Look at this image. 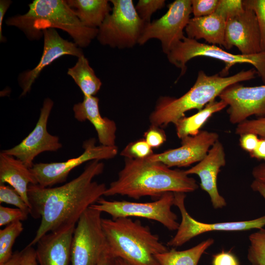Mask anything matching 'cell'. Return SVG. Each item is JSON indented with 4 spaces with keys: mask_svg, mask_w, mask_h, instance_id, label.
<instances>
[{
    "mask_svg": "<svg viewBox=\"0 0 265 265\" xmlns=\"http://www.w3.org/2000/svg\"><path fill=\"white\" fill-rule=\"evenodd\" d=\"M104 167L100 160H93L79 176L62 186L44 187L29 185L30 214L41 219L34 238L27 246L34 245L47 233L76 225L83 212L104 195L107 188L105 184L93 181L103 172Z\"/></svg>",
    "mask_w": 265,
    "mask_h": 265,
    "instance_id": "cell-1",
    "label": "cell"
},
{
    "mask_svg": "<svg viewBox=\"0 0 265 265\" xmlns=\"http://www.w3.org/2000/svg\"><path fill=\"white\" fill-rule=\"evenodd\" d=\"M198 188L196 180L185 170L171 169L147 158H125L118 178L111 182L104 196H127L138 199L144 196L159 198L167 192H191Z\"/></svg>",
    "mask_w": 265,
    "mask_h": 265,
    "instance_id": "cell-2",
    "label": "cell"
},
{
    "mask_svg": "<svg viewBox=\"0 0 265 265\" xmlns=\"http://www.w3.org/2000/svg\"><path fill=\"white\" fill-rule=\"evenodd\" d=\"M23 15L8 18L6 24L22 30L31 40L43 36V30L59 28L66 32L80 48L86 47L97 37L98 29L83 26L64 0H35Z\"/></svg>",
    "mask_w": 265,
    "mask_h": 265,
    "instance_id": "cell-3",
    "label": "cell"
},
{
    "mask_svg": "<svg viewBox=\"0 0 265 265\" xmlns=\"http://www.w3.org/2000/svg\"><path fill=\"white\" fill-rule=\"evenodd\" d=\"M257 74L255 69L241 71L231 76L223 77L219 73L209 76L203 71L198 72L196 81L192 87L179 98L160 96L157 100L153 111L149 116L151 125L166 127L175 124L185 116L186 111L202 109L215 99L227 87L243 81L251 80Z\"/></svg>",
    "mask_w": 265,
    "mask_h": 265,
    "instance_id": "cell-4",
    "label": "cell"
},
{
    "mask_svg": "<svg viewBox=\"0 0 265 265\" xmlns=\"http://www.w3.org/2000/svg\"><path fill=\"white\" fill-rule=\"evenodd\" d=\"M106 250L132 265H159L155 256L168 250L148 226L130 217L102 218Z\"/></svg>",
    "mask_w": 265,
    "mask_h": 265,
    "instance_id": "cell-5",
    "label": "cell"
},
{
    "mask_svg": "<svg viewBox=\"0 0 265 265\" xmlns=\"http://www.w3.org/2000/svg\"><path fill=\"white\" fill-rule=\"evenodd\" d=\"M112 11L98 28L100 44L119 49L138 44L148 24L138 15L132 0H111Z\"/></svg>",
    "mask_w": 265,
    "mask_h": 265,
    "instance_id": "cell-6",
    "label": "cell"
},
{
    "mask_svg": "<svg viewBox=\"0 0 265 265\" xmlns=\"http://www.w3.org/2000/svg\"><path fill=\"white\" fill-rule=\"evenodd\" d=\"M198 56L209 57L223 61L225 67L219 73L223 77L227 76L230 69L237 64H250L254 67L265 84V52L250 55L233 54L215 45L202 43L185 36L167 54L169 62L181 69L180 77L186 71V63Z\"/></svg>",
    "mask_w": 265,
    "mask_h": 265,
    "instance_id": "cell-7",
    "label": "cell"
},
{
    "mask_svg": "<svg viewBox=\"0 0 265 265\" xmlns=\"http://www.w3.org/2000/svg\"><path fill=\"white\" fill-rule=\"evenodd\" d=\"M174 195L172 192L163 194L157 200L151 202H136L126 200H106L100 198L90 206L101 212L110 214L112 218L138 217L153 220L170 231L177 230L180 223L177 215L172 211Z\"/></svg>",
    "mask_w": 265,
    "mask_h": 265,
    "instance_id": "cell-8",
    "label": "cell"
},
{
    "mask_svg": "<svg viewBox=\"0 0 265 265\" xmlns=\"http://www.w3.org/2000/svg\"><path fill=\"white\" fill-rule=\"evenodd\" d=\"M101 213L89 207L79 219L72 241V265H97L106 248Z\"/></svg>",
    "mask_w": 265,
    "mask_h": 265,
    "instance_id": "cell-9",
    "label": "cell"
},
{
    "mask_svg": "<svg viewBox=\"0 0 265 265\" xmlns=\"http://www.w3.org/2000/svg\"><path fill=\"white\" fill-rule=\"evenodd\" d=\"M165 14L148 24L139 39L142 45L151 39L159 40L166 55L185 36V29L192 13L191 0H176L168 5Z\"/></svg>",
    "mask_w": 265,
    "mask_h": 265,
    "instance_id": "cell-10",
    "label": "cell"
},
{
    "mask_svg": "<svg viewBox=\"0 0 265 265\" xmlns=\"http://www.w3.org/2000/svg\"><path fill=\"white\" fill-rule=\"evenodd\" d=\"M96 140L91 138L82 144L83 153L77 157L62 162L34 163L30 168L39 186L44 187L66 181L70 172L75 168L89 160L109 159L115 157L118 148L95 145Z\"/></svg>",
    "mask_w": 265,
    "mask_h": 265,
    "instance_id": "cell-11",
    "label": "cell"
},
{
    "mask_svg": "<svg viewBox=\"0 0 265 265\" xmlns=\"http://www.w3.org/2000/svg\"><path fill=\"white\" fill-rule=\"evenodd\" d=\"M174 204L179 209L181 222L175 235L167 243L172 248L181 246L192 238L211 231H241L253 229H261L265 226V215L247 221L205 223L198 221L187 212L185 205L186 195L183 192H174Z\"/></svg>",
    "mask_w": 265,
    "mask_h": 265,
    "instance_id": "cell-12",
    "label": "cell"
},
{
    "mask_svg": "<svg viewBox=\"0 0 265 265\" xmlns=\"http://www.w3.org/2000/svg\"><path fill=\"white\" fill-rule=\"evenodd\" d=\"M53 106V101L49 98H46L33 130L19 144L1 151L20 159L31 168L34 164L35 158L40 154L56 152L61 149L62 145L59 137L50 134L47 131L48 121Z\"/></svg>",
    "mask_w": 265,
    "mask_h": 265,
    "instance_id": "cell-13",
    "label": "cell"
},
{
    "mask_svg": "<svg viewBox=\"0 0 265 265\" xmlns=\"http://www.w3.org/2000/svg\"><path fill=\"white\" fill-rule=\"evenodd\" d=\"M229 108L227 113L232 124H239L249 116H265V84L246 87L236 83L224 89L219 94Z\"/></svg>",
    "mask_w": 265,
    "mask_h": 265,
    "instance_id": "cell-14",
    "label": "cell"
},
{
    "mask_svg": "<svg viewBox=\"0 0 265 265\" xmlns=\"http://www.w3.org/2000/svg\"><path fill=\"white\" fill-rule=\"evenodd\" d=\"M244 6L241 13L226 21L224 47L235 46L244 55L258 53L262 49L257 17L252 9Z\"/></svg>",
    "mask_w": 265,
    "mask_h": 265,
    "instance_id": "cell-15",
    "label": "cell"
},
{
    "mask_svg": "<svg viewBox=\"0 0 265 265\" xmlns=\"http://www.w3.org/2000/svg\"><path fill=\"white\" fill-rule=\"evenodd\" d=\"M218 138L216 132L200 131L194 136L182 139L180 147L153 154L147 158L151 161L160 162L170 168L188 166L202 160Z\"/></svg>",
    "mask_w": 265,
    "mask_h": 265,
    "instance_id": "cell-16",
    "label": "cell"
},
{
    "mask_svg": "<svg viewBox=\"0 0 265 265\" xmlns=\"http://www.w3.org/2000/svg\"><path fill=\"white\" fill-rule=\"evenodd\" d=\"M43 34V51L38 63L32 69L23 72L19 76L18 82L22 90L21 97L30 92L32 84L42 70L58 58L65 55L78 58L83 55L80 48L74 42L62 38L55 28L44 29Z\"/></svg>",
    "mask_w": 265,
    "mask_h": 265,
    "instance_id": "cell-17",
    "label": "cell"
},
{
    "mask_svg": "<svg viewBox=\"0 0 265 265\" xmlns=\"http://www.w3.org/2000/svg\"><path fill=\"white\" fill-rule=\"evenodd\" d=\"M226 164L225 153L222 143L217 140L209 150L207 156L198 163L185 170L189 175L196 174L200 179L201 188L209 195L213 208L221 209L226 205L225 199L220 195L217 178L221 167Z\"/></svg>",
    "mask_w": 265,
    "mask_h": 265,
    "instance_id": "cell-18",
    "label": "cell"
},
{
    "mask_svg": "<svg viewBox=\"0 0 265 265\" xmlns=\"http://www.w3.org/2000/svg\"><path fill=\"white\" fill-rule=\"evenodd\" d=\"M75 225L46 234L37 242L36 253L40 265H69Z\"/></svg>",
    "mask_w": 265,
    "mask_h": 265,
    "instance_id": "cell-19",
    "label": "cell"
},
{
    "mask_svg": "<svg viewBox=\"0 0 265 265\" xmlns=\"http://www.w3.org/2000/svg\"><path fill=\"white\" fill-rule=\"evenodd\" d=\"M99 98L94 96H84L81 102L73 106L74 117L80 122L88 120L93 125L101 145L115 146L116 123L113 120L102 116L99 111Z\"/></svg>",
    "mask_w": 265,
    "mask_h": 265,
    "instance_id": "cell-20",
    "label": "cell"
},
{
    "mask_svg": "<svg viewBox=\"0 0 265 265\" xmlns=\"http://www.w3.org/2000/svg\"><path fill=\"white\" fill-rule=\"evenodd\" d=\"M7 183L22 197L31 209L28 197L29 185H37L30 168L21 160L0 152V184Z\"/></svg>",
    "mask_w": 265,
    "mask_h": 265,
    "instance_id": "cell-21",
    "label": "cell"
},
{
    "mask_svg": "<svg viewBox=\"0 0 265 265\" xmlns=\"http://www.w3.org/2000/svg\"><path fill=\"white\" fill-rule=\"evenodd\" d=\"M226 21L215 12L206 16L190 18L185 28L187 37L196 40L203 39L212 45L224 47Z\"/></svg>",
    "mask_w": 265,
    "mask_h": 265,
    "instance_id": "cell-22",
    "label": "cell"
},
{
    "mask_svg": "<svg viewBox=\"0 0 265 265\" xmlns=\"http://www.w3.org/2000/svg\"><path fill=\"white\" fill-rule=\"evenodd\" d=\"M82 24L91 28H98L112 11L107 0H68Z\"/></svg>",
    "mask_w": 265,
    "mask_h": 265,
    "instance_id": "cell-23",
    "label": "cell"
},
{
    "mask_svg": "<svg viewBox=\"0 0 265 265\" xmlns=\"http://www.w3.org/2000/svg\"><path fill=\"white\" fill-rule=\"evenodd\" d=\"M227 104L223 101H213L208 104L202 109L189 117L184 116L174 124L176 133L181 139L187 136L197 134L201 128L214 113L225 108Z\"/></svg>",
    "mask_w": 265,
    "mask_h": 265,
    "instance_id": "cell-24",
    "label": "cell"
},
{
    "mask_svg": "<svg viewBox=\"0 0 265 265\" xmlns=\"http://www.w3.org/2000/svg\"><path fill=\"white\" fill-rule=\"evenodd\" d=\"M67 74L74 80L84 96H94L101 87V80L84 54L78 57L74 66L68 68Z\"/></svg>",
    "mask_w": 265,
    "mask_h": 265,
    "instance_id": "cell-25",
    "label": "cell"
},
{
    "mask_svg": "<svg viewBox=\"0 0 265 265\" xmlns=\"http://www.w3.org/2000/svg\"><path fill=\"white\" fill-rule=\"evenodd\" d=\"M214 243L208 238L189 249L178 251L175 248L155 256L159 265H197L205 251Z\"/></svg>",
    "mask_w": 265,
    "mask_h": 265,
    "instance_id": "cell-26",
    "label": "cell"
},
{
    "mask_svg": "<svg viewBox=\"0 0 265 265\" xmlns=\"http://www.w3.org/2000/svg\"><path fill=\"white\" fill-rule=\"evenodd\" d=\"M23 229V224L18 221L7 225L0 230V264L11 258L13 254L12 246Z\"/></svg>",
    "mask_w": 265,
    "mask_h": 265,
    "instance_id": "cell-27",
    "label": "cell"
},
{
    "mask_svg": "<svg viewBox=\"0 0 265 265\" xmlns=\"http://www.w3.org/2000/svg\"><path fill=\"white\" fill-rule=\"evenodd\" d=\"M247 259L251 265H265V229L262 228L249 236Z\"/></svg>",
    "mask_w": 265,
    "mask_h": 265,
    "instance_id": "cell-28",
    "label": "cell"
},
{
    "mask_svg": "<svg viewBox=\"0 0 265 265\" xmlns=\"http://www.w3.org/2000/svg\"><path fill=\"white\" fill-rule=\"evenodd\" d=\"M153 154L152 148L143 138L129 143L121 151L120 155L125 158L142 159Z\"/></svg>",
    "mask_w": 265,
    "mask_h": 265,
    "instance_id": "cell-29",
    "label": "cell"
},
{
    "mask_svg": "<svg viewBox=\"0 0 265 265\" xmlns=\"http://www.w3.org/2000/svg\"><path fill=\"white\" fill-rule=\"evenodd\" d=\"M0 203L11 204L28 214L31 213V209L20 194L13 187L4 184H0Z\"/></svg>",
    "mask_w": 265,
    "mask_h": 265,
    "instance_id": "cell-30",
    "label": "cell"
},
{
    "mask_svg": "<svg viewBox=\"0 0 265 265\" xmlns=\"http://www.w3.org/2000/svg\"><path fill=\"white\" fill-rule=\"evenodd\" d=\"M243 3L255 13L260 34L262 52H265V0H244Z\"/></svg>",
    "mask_w": 265,
    "mask_h": 265,
    "instance_id": "cell-31",
    "label": "cell"
},
{
    "mask_svg": "<svg viewBox=\"0 0 265 265\" xmlns=\"http://www.w3.org/2000/svg\"><path fill=\"white\" fill-rule=\"evenodd\" d=\"M165 5L164 0H139L135 6L140 18L146 23H151L152 14Z\"/></svg>",
    "mask_w": 265,
    "mask_h": 265,
    "instance_id": "cell-32",
    "label": "cell"
},
{
    "mask_svg": "<svg viewBox=\"0 0 265 265\" xmlns=\"http://www.w3.org/2000/svg\"><path fill=\"white\" fill-rule=\"evenodd\" d=\"M235 133L239 135L252 133L265 139V116L256 119H246L238 124Z\"/></svg>",
    "mask_w": 265,
    "mask_h": 265,
    "instance_id": "cell-33",
    "label": "cell"
},
{
    "mask_svg": "<svg viewBox=\"0 0 265 265\" xmlns=\"http://www.w3.org/2000/svg\"><path fill=\"white\" fill-rule=\"evenodd\" d=\"M244 9L243 0H219L215 13L221 16L226 20L240 13Z\"/></svg>",
    "mask_w": 265,
    "mask_h": 265,
    "instance_id": "cell-34",
    "label": "cell"
},
{
    "mask_svg": "<svg viewBox=\"0 0 265 265\" xmlns=\"http://www.w3.org/2000/svg\"><path fill=\"white\" fill-rule=\"evenodd\" d=\"M28 213L19 208L0 206V226L7 225L18 221L25 220Z\"/></svg>",
    "mask_w": 265,
    "mask_h": 265,
    "instance_id": "cell-35",
    "label": "cell"
},
{
    "mask_svg": "<svg viewBox=\"0 0 265 265\" xmlns=\"http://www.w3.org/2000/svg\"><path fill=\"white\" fill-rule=\"evenodd\" d=\"M194 17L206 16L214 13L219 0H191Z\"/></svg>",
    "mask_w": 265,
    "mask_h": 265,
    "instance_id": "cell-36",
    "label": "cell"
},
{
    "mask_svg": "<svg viewBox=\"0 0 265 265\" xmlns=\"http://www.w3.org/2000/svg\"><path fill=\"white\" fill-rule=\"evenodd\" d=\"M144 137L152 148H159L166 140V134L162 129L151 125L144 133Z\"/></svg>",
    "mask_w": 265,
    "mask_h": 265,
    "instance_id": "cell-37",
    "label": "cell"
},
{
    "mask_svg": "<svg viewBox=\"0 0 265 265\" xmlns=\"http://www.w3.org/2000/svg\"><path fill=\"white\" fill-rule=\"evenodd\" d=\"M212 265H239V262L232 253L222 251L213 256Z\"/></svg>",
    "mask_w": 265,
    "mask_h": 265,
    "instance_id": "cell-38",
    "label": "cell"
},
{
    "mask_svg": "<svg viewBox=\"0 0 265 265\" xmlns=\"http://www.w3.org/2000/svg\"><path fill=\"white\" fill-rule=\"evenodd\" d=\"M239 143L241 147L249 154L256 148L259 139L258 135L252 133H246L240 135Z\"/></svg>",
    "mask_w": 265,
    "mask_h": 265,
    "instance_id": "cell-39",
    "label": "cell"
},
{
    "mask_svg": "<svg viewBox=\"0 0 265 265\" xmlns=\"http://www.w3.org/2000/svg\"><path fill=\"white\" fill-rule=\"evenodd\" d=\"M21 265H37L36 250L32 246H26L23 250Z\"/></svg>",
    "mask_w": 265,
    "mask_h": 265,
    "instance_id": "cell-40",
    "label": "cell"
},
{
    "mask_svg": "<svg viewBox=\"0 0 265 265\" xmlns=\"http://www.w3.org/2000/svg\"><path fill=\"white\" fill-rule=\"evenodd\" d=\"M249 154L251 158L265 160V139H259L256 148Z\"/></svg>",
    "mask_w": 265,
    "mask_h": 265,
    "instance_id": "cell-41",
    "label": "cell"
},
{
    "mask_svg": "<svg viewBox=\"0 0 265 265\" xmlns=\"http://www.w3.org/2000/svg\"><path fill=\"white\" fill-rule=\"evenodd\" d=\"M11 3V1L9 0H0V42H4L6 39L2 35V26L4 16L6 13L8 8Z\"/></svg>",
    "mask_w": 265,
    "mask_h": 265,
    "instance_id": "cell-42",
    "label": "cell"
},
{
    "mask_svg": "<svg viewBox=\"0 0 265 265\" xmlns=\"http://www.w3.org/2000/svg\"><path fill=\"white\" fill-rule=\"evenodd\" d=\"M255 180L265 183V163L260 164L255 166L252 172Z\"/></svg>",
    "mask_w": 265,
    "mask_h": 265,
    "instance_id": "cell-43",
    "label": "cell"
},
{
    "mask_svg": "<svg viewBox=\"0 0 265 265\" xmlns=\"http://www.w3.org/2000/svg\"><path fill=\"white\" fill-rule=\"evenodd\" d=\"M97 265H116V259L108 252L106 248Z\"/></svg>",
    "mask_w": 265,
    "mask_h": 265,
    "instance_id": "cell-44",
    "label": "cell"
},
{
    "mask_svg": "<svg viewBox=\"0 0 265 265\" xmlns=\"http://www.w3.org/2000/svg\"><path fill=\"white\" fill-rule=\"evenodd\" d=\"M23 257V250L15 251L11 258L6 262L0 264V265H21Z\"/></svg>",
    "mask_w": 265,
    "mask_h": 265,
    "instance_id": "cell-45",
    "label": "cell"
},
{
    "mask_svg": "<svg viewBox=\"0 0 265 265\" xmlns=\"http://www.w3.org/2000/svg\"><path fill=\"white\" fill-rule=\"evenodd\" d=\"M251 187L253 191L259 192L265 200V183L254 180L251 184Z\"/></svg>",
    "mask_w": 265,
    "mask_h": 265,
    "instance_id": "cell-46",
    "label": "cell"
},
{
    "mask_svg": "<svg viewBox=\"0 0 265 265\" xmlns=\"http://www.w3.org/2000/svg\"><path fill=\"white\" fill-rule=\"evenodd\" d=\"M116 265H132L126 261L120 259L116 258Z\"/></svg>",
    "mask_w": 265,
    "mask_h": 265,
    "instance_id": "cell-47",
    "label": "cell"
}]
</instances>
